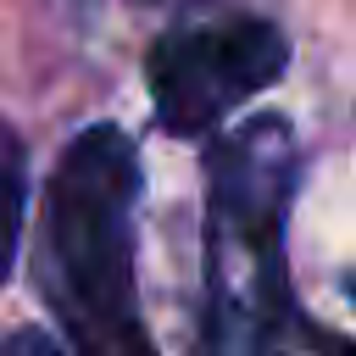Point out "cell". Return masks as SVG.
I'll return each mask as SVG.
<instances>
[{"instance_id":"4","label":"cell","mask_w":356,"mask_h":356,"mask_svg":"<svg viewBox=\"0 0 356 356\" xmlns=\"http://www.w3.org/2000/svg\"><path fill=\"white\" fill-rule=\"evenodd\" d=\"M22 211H28V161L11 128H0V284L17 261V239H22Z\"/></svg>"},{"instance_id":"3","label":"cell","mask_w":356,"mask_h":356,"mask_svg":"<svg viewBox=\"0 0 356 356\" xmlns=\"http://www.w3.org/2000/svg\"><path fill=\"white\" fill-rule=\"evenodd\" d=\"M289 67V44L267 17H206L167 28L150 44L145 78L167 134H211Z\"/></svg>"},{"instance_id":"1","label":"cell","mask_w":356,"mask_h":356,"mask_svg":"<svg viewBox=\"0 0 356 356\" xmlns=\"http://www.w3.org/2000/svg\"><path fill=\"white\" fill-rule=\"evenodd\" d=\"M139 156L117 122L78 128L44 184V295L78 356H156L134 300Z\"/></svg>"},{"instance_id":"5","label":"cell","mask_w":356,"mask_h":356,"mask_svg":"<svg viewBox=\"0 0 356 356\" xmlns=\"http://www.w3.org/2000/svg\"><path fill=\"white\" fill-rule=\"evenodd\" d=\"M245 356H350V345H345L339 334H328L323 323H312V317L295 306V312H284L267 334H256Z\"/></svg>"},{"instance_id":"6","label":"cell","mask_w":356,"mask_h":356,"mask_svg":"<svg viewBox=\"0 0 356 356\" xmlns=\"http://www.w3.org/2000/svg\"><path fill=\"white\" fill-rule=\"evenodd\" d=\"M39 345H44V334H39V328H17V334L0 345V356H39Z\"/></svg>"},{"instance_id":"2","label":"cell","mask_w":356,"mask_h":356,"mask_svg":"<svg viewBox=\"0 0 356 356\" xmlns=\"http://www.w3.org/2000/svg\"><path fill=\"white\" fill-rule=\"evenodd\" d=\"M300 150L284 117H250L211 150L206 178V339L211 356H245L289 300L284 217Z\"/></svg>"}]
</instances>
